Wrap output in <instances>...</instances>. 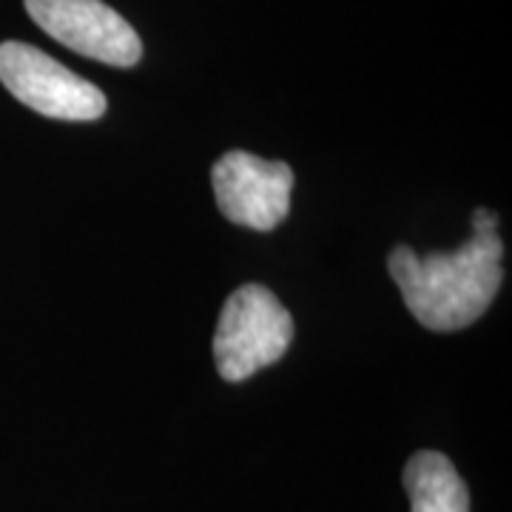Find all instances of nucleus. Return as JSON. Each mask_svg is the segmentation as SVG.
<instances>
[{"label": "nucleus", "instance_id": "1", "mask_svg": "<svg viewBox=\"0 0 512 512\" xmlns=\"http://www.w3.org/2000/svg\"><path fill=\"white\" fill-rule=\"evenodd\" d=\"M504 245L498 234H473L456 251L419 256L399 245L387 268L404 305L424 328L450 333L478 322L504 282Z\"/></svg>", "mask_w": 512, "mask_h": 512}, {"label": "nucleus", "instance_id": "2", "mask_svg": "<svg viewBox=\"0 0 512 512\" xmlns=\"http://www.w3.org/2000/svg\"><path fill=\"white\" fill-rule=\"evenodd\" d=\"M293 339V319L265 285H242L222 305L214 333V362L225 382L251 379L259 367L285 356Z\"/></svg>", "mask_w": 512, "mask_h": 512}, {"label": "nucleus", "instance_id": "3", "mask_svg": "<svg viewBox=\"0 0 512 512\" xmlns=\"http://www.w3.org/2000/svg\"><path fill=\"white\" fill-rule=\"evenodd\" d=\"M0 83L26 109L52 120L89 123L100 120L109 106L106 94L86 77L20 40L0 43Z\"/></svg>", "mask_w": 512, "mask_h": 512}, {"label": "nucleus", "instance_id": "4", "mask_svg": "<svg viewBox=\"0 0 512 512\" xmlns=\"http://www.w3.org/2000/svg\"><path fill=\"white\" fill-rule=\"evenodd\" d=\"M29 18L77 55L131 69L143 57L140 35L103 0H23Z\"/></svg>", "mask_w": 512, "mask_h": 512}, {"label": "nucleus", "instance_id": "5", "mask_svg": "<svg viewBox=\"0 0 512 512\" xmlns=\"http://www.w3.org/2000/svg\"><path fill=\"white\" fill-rule=\"evenodd\" d=\"M222 217L254 231H274L291 214L293 171L288 163L262 160L251 151H228L211 168Z\"/></svg>", "mask_w": 512, "mask_h": 512}, {"label": "nucleus", "instance_id": "6", "mask_svg": "<svg viewBox=\"0 0 512 512\" xmlns=\"http://www.w3.org/2000/svg\"><path fill=\"white\" fill-rule=\"evenodd\" d=\"M404 490L410 495V512H470V493L453 461L421 450L404 464Z\"/></svg>", "mask_w": 512, "mask_h": 512}, {"label": "nucleus", "instance_id": "7", "mask_svg": "<svg viewBox=\"0 0 512 512\" xmlns=\"http://www.w3.org/2000/svg\"><path fill=\"white\" fill-rule=\"evenodd\" d=\"M495 228H498V217L493 211H487V208L473 211V234H495Z\"/></svg>", "mask_w": 512, "mask_h": 512}]
</instances>
